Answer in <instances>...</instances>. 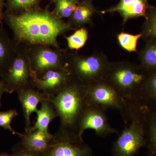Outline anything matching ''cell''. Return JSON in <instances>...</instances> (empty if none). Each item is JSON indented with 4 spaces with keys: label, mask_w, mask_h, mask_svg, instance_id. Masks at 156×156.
<instances>
[{
    "label": "cell",
    "mask_w": 156,
    "mask_h": 156,
    "mask_svg": "<svg viewBox=\"0 0 156 156\" xmlns=\"http://www.w3.org/2000/svg\"><path fill=\"white\" fill-rule=\"evenodd\" d=\"M127 103L128 120L122 133L115 143L113 149V156H134L146 144L147 106L138 102Z\"/></svg>",
    "instance_id": "cell-3"
},
{
    "label": "cell",
    "mask_w": 156,
    "mask_h": 156,
    "mask_svg": "<svg viewBox=\"0 0 156 156\" xmlns=\"http://www.w3.org/2000/svg\"><path fill=\"white\" fill-rule=\"evenodd\" d=\"M17 92L22 106L26 124L25 130L27 131L31 127V115L33 113H36L39 103L49 97L34 86L27 87Z\"/></svg>",
    "instance_id": "cell-13"
},
{
    "label": "cell",
    "mask_w": 156,
    "mask_h": 156,
    "mask_svg": "<svg viewBox=\"0 0 156 156\" xmlns=\"http://www.w3.org/2000/svg\"><path fill=\"white\" fill-rule=\"evenodd\" d=\"M5 6L4 0H0V24L3 23L4 20V14L3 12V9L4 7Z\"/></svg>",
    "instance_id": "cell-28"
},
{
    "label": "cell",
    "mask_w": 156,
    "mask_h": 156,
    "mask_svg": "<svg viewBox=\"0 0 156 156\" xmlns=\"http://www.w3.org/2000/svg\"><path fill=\"white\" fill-rule=\"evenodd\" d=\"M141 36V33L134 35L122 31L117 34L116 38L120 47L126 51L131 53L137 52V42Z\"/></svg>",
    "instance_id": "cell-24"
},
{
    "label": "cell",
    "mask_w": 156,
    "mask_h": 156,
    "mask_svg": "<svg viewBox=\"0 0 156 156\" xmlns=\"http://www.w3.org/2000/svg\"><path fill=\"white\" fill-rule=\"evenodd\" d=\"M97 13L98 11L93 5L92 0H80L68 23L76 30L87 24H92V18Z\"/></svg>",
    "instance_id": "cell-16"
},
{
    "label": "cell",
    "mask_w": 156,
    "mask_h": 156,
    "mask_svg": "<svg viewBox=\"0 0 156 156\" xmlns=\"http://www.w3.org/2000/svg\"><path fill=\"white\" fill-rule=\"evenodd\" d=\"M147 74L139 66L130 62H110L103 80L111 84L127 102L141 103V89Z\"/></svg>",
    "instance_id": "cell-4"
},
{
    "label": "cell",
    "mask_w": 156,
    "mask_h": 156,
    "mask_svg": "<svg viewBox=\"0 0 156 156\" xmlns=\"http://www.w3.org/2000/svg\"><path fill=\"white\" fill-rule=\"evenodd\" d=\"M85 86L73 76L57 93L49 97L60 120L58 131L77 134L79 121L88 105Z\"/></svg>",
    "instance_id": "cell-2"
},
{
    "label": "cell",
    "mask_w": 156,
    "mask_h": 156,
    "mask_svg": "<svg viewBox=\"0 0 156 156\" xmlns=\"http://www.w3.org/2000/svg\"><path fill=\"white\" fill-rule=\"evenodd\" d=\"M40 7L15 14L5 12L6 21L18 44L43 45L59 48L57 38L70 30H74L67 23L49 10Z\"/></svg>",
    "instance_id": "cell-1"
},
{
    "label": "cell",
    "mask_w": 156,
    "mask_h": 156,
    "mask_svg": "<svg viewBox=\"0 0 156 156\" xmlns=\"http://www.w3.org/2000/svg\"><path fill=\"white\" fill-rule=\"evenodd\" d=\"M69 51L48 45H28V53L31 66L37 76L41 77L50 70L67 68Z\"/></svg>",
    "instance_id": "cell-7"
},
{
    "label": "cell",
    "mask_w": 156,
    "mask_h": 156,
    "mask_svg": "<svg viewBox=\"0 0 156 156\" xmlns=\"http://www.w3.org/2000/svg\"><path fill=\"white\" fill-rule=\"evenodd\" d=\"M144 47L138 52L139 66L147 73L156 70V39L146 41Z\"/></svg>",
    "instance_id": "cell-18"
},
{
    "label": "cell",
    "mask_w": 156,
    "mask_h": 156,
    "mask_svg": "<svg viewBox=\"0 0 156 156\" xmlns=\"http://www.w3.org/2000/svg\"><path fill=\"white\" fill-rule=\"evenodd\" d=\"M85 95L88 105L97 107L105 111L114 109L119 112L124 123L128 120L127 102L114 87L104 80L85 86Z\"/></svg>",
    "instance_id": "cell-6"
},
{
    "label": "cell",
    "mask_w": 156,
    "mask_h": 156,
    "mask_svg": "<svg viewBox=\"0 0 156 156\" xmlns=\"http://www.w3.org/2000/svg\"><path fill=\"white\" fill-rule=\"evenodd\" d=\"M80 0H56L54 14L58 18H69Z\"/></svg>",
    "instance_id": "cell-25"
},
{
    "label": "cell",
    "mask_w": 156,
    "mask_h": 156,
    "mask_svg": "<svg viewBox=\"0 0 156 156\" xmlns=\"http://www.w3.org/2000/svg\"><path fill=\"white\" fill-rule=\"evenodd\" d=\"M73 77L67 68L50 70L39 78L33 70V85L48 97L55 95Z\"/></svg>",
    "instance_id": "cell-11"
},
{
    "label": "cell",
    "mask_w": 156,
    "mask_h": 156,
    "mask_svg": "<svg viewBox=\"0 0 156 156\" xmlns=\"http://www.w3.org/2000/svg\"><path fill=\"white\" fill-rule=\"evenodd\" d=\"M145 121L146 144L150 156H156V111L154 109L147 106Z\"/></svg>",
    "instance_id": "cell-20"
},
{
    "label": "cell",
    "mask_w": 156,
    "mask_h": 156,
    "mask_svg": "<svg viewBox=\"0 0 156 156\" xmlns=\"http://www.w3.org/2000/svg\"><path fill=\"white\" fill-rule=\"evenodd\" d=\"M109 63L102 52L83 55L69 51L67 68L73 77L87 85L103 80Z\"/></svg>",
    "instance_id": "cell-5"
},
{
    "label": "cell",
    "mask_w": 156,
    "mask_h": 156,
    "mask_svg": "<svg viewBox=\"0 0 156 156\" xmlns=\"http://www.w3.org/2000/svg\"><path fill=\"white\" fill-rule=\"evenodd\" d=\"M0 156H13L12 154H10L7 153H2L0 154Z\"/></svg>",
    "instance_id": "cell-30"
},
{
    "label": "cell",
    "mask_w": 156,
    "mask_h": 156,
    "mask_svg": "<svg viewBox=\"0 0 156 156\" xmlns=\"http://www.w3.org/2000/svg\"><path fill=\"white\" fill-rule=\"evenodd\" d=\"M87 129L94 130L96 135L101 137L119 134L109 123L105 111L97 107L89 105L84 110L79 121L78 136L83 138L84 131Z\"/></svg>",
    "instance_id": "cell-10"
},
{
    "label": "cell",
    "mask_w": 156,
    "mask_h": 156,
    "mask_svg": "<svg viewBox=\"0 0 156 156\" xmlns=\"http://www.w3.org/2000/svg\"><path fill=\"white\" fill-rule=\"evenodd\" d=\"M2 94H0V107H1V98H2Z\"/></svg>",
    "instance_id": "cell-31"
},
{
    "label": "cell",
    "mask_w": 156,
    "mask_h": 156,
    "mask_svg": "<svg viewBox=\"0 0 156 156\" xmlns=\"http://www.w3.org/2000/svg\"><path fill=\"white\" fill-rule=\"evenodd\" d=\"M13 156H44L43 154L26 150L20 147L18 145L15 147L14 152L12 153Z\"/></svg>",
    "instance_id": "cell-27"
},
{
    "label": "cell",
    "mask_w": 156,
    "mask_h": 156,
    "mask_svg": "<svg viewBox=\"0 0 156 156\" xmlns=\"http://www.w3.org/2000/svg\"><path fill=\"white\" fill-rule=\"evenodd\" d=\"M145 20L143 24L141 38L145 41L156 39V5L151 6L145 16Z\"/></svg>",
    "instance_id": "cell-22"
},
{
    "label": "cell",
    "mask_w": 156,
    "mask_h": 156,
    "mask_svg": "<svg viewBox=\"0 0 156 156\" xmlns=\"http://www.w3.org/2000/svg\"><path fill=\"white\" fill-rule=\"evenodd\" d=\"M44 156H92V150L77 134L57 131Z\"/></svg>",
    "instance_id": "cell-9"
},
{
    "label": "cell",
    "mask_w": 156,
    "mask_h": 156,
    "mask_svg": "<svg viewBox=\"0 0 156 156\" xmlns=\"http://www.w3.org/2000/svg\"><path fill=\"white\" fill-rule=\"evenodd\" d=\"M140 102L150 108L156 107V70L147 74L141 89Z\"/></svg>",
    "instance_id": "cell-19"
},
{
    "label": "cell",
    "mask_w": 156,
    "mask_h": 156,
    "mask_svg": "<svg viewBox=\"0 0 156 156\" xmlns=\"http://www.w3.org/2000/svg\"><path fill=\"white\" fill-rule=\"evenodd\" d=\"M33 70L29 57L28 45L20 44L14 60L5 73L1 77V81L12 93L33 86Z\"/></svg>",
    "instance_id": "cell-8"
},
{
    "label": "cell",
    "mask_w": 156,
    "mask_h": 156,
    "mask_svg": "<svg viewBox=\"0 0 156 156\" xmlns=\"http://www.w3.org/2000/svg\"><path fill=\"white\" fill-rule=\"evenodd\" d=\"M7 13L17 14L39 8L41 0H4Z\"/></svg>",
    "instance_id": "cell-21"
},
{
    "label": "cell",
    "mask_w": 156,
    "mask_h": 156,
    "mask_svg": "<svg viewBox=\"0 0 156 156\" xmlns=\"http://www.w3.org/2000/svg\"><path fill=\"white\" fill-rule=\"evenodd\" d=\"M151 5L147 0H120L117 5L104 11L101 14L117 12L123 18V25L130 19L145 17Z\"/></svg>",
    "instance_id": "cell-12"
},
{
    "label": "cell",
    "mask_w": 156,
    "mask_h": 156,
    "mask_svg": "<svg viewBox=\"0 0 156 156\" xmlns=\"http://www.w3.org/2000/svg\"><path fill=\"white\" fill-rule=\"evenodd\" d=\"M41 103V108L39 109H38L36 112V121L34 126H31L27 131L39 130L49 132V124L54 118L57 117L55 109L49 97L43 101Z\"/></svg>",
    "instance_id": "cell-17"
},
{
    "label": "cell",
    "mask_w": 156,
    "mask_h": 156,
    "mask_svg": "<svg viewBox=\"0 0 156 156\" xmlns=\"http://www.w3.org/2000/svg\"><path fill=\"white\" fill-rule=\"evenodd\" d=\"M18 115V112L16 110L11 109L0 112V127L5 130H9L13 134H17L20 136L22 134L14 131L11 126L12 120Z\"/></svg>",
    "instance_id": "cell-26"
},
{
    "label": "cell",
    "mask_w": 156,
    "mask_h": 156,
    "mask_svg": "<svg viewBox=\"0 0 156 156\" xmlns=\"http://www.w3.org/2000/svg\"><path fill=\"white\" fill-rule=\"evenodd\" d=\"M20 44L9 37L3 23L0 24V77L6 73L14 60Z\"/></svg>",
    "instance_id": "cell-15"
},
{
    "label": "cell",
    "mask_w": 156,
    "mask_h": 156,
    "mask_svg": "<svg viewBox=\"0 0 156 156\" xmlns=\"http://www.w3.org/2000/svg\"><path fill=\"white\" fill-rule=\"evenodd\" d=\"M20 137L21 138V141L17 145L20 147L44 155L48 149L53 135L49 132L41 130H28Z\"/></svg>",
    "instance_id": "cell-14"
},
{
    "label": "cell",
    "mask_w": 156,
    "mask_h": 156,
    "mask_svg": "<svg viewBox=\"0 0 156 156\" xmlns=\"http://www.w3.org/2000/svg\"><path fill=\"white\" fill-rule=\"evenodd\" d=\"M51 1H52V2H55V1H56V0H51Z\"/></svg>",
    "instance_id": "cell-32"
},
{
    "label": "cell",
    "mask_w": 156,
    "mask_h": 156,
    "mask_svg": "<svg viewBox=\"0 0 156 156\" xmlns=\"http://www.w3.org/2000/svg\"><path fill=\"white\" fill-rule=\"evenodd\" d=\"M5 92L11 94L8 87L2 81H0V94L3 95Z\"/></svg>",
    "instance_id": "cell-29"
},
{
    "label": "cell",
    "mask_w": 156,
    "mask_h": 156,
    "mask_svg": "<svg viewBox=\"0 0 156 156\" xmlns=\"http://www.w3.org/2000/svg\"><path fill=\"white\" fill-rule=\"evenodd\" d=\"M88 30L83 27L76 30L74 32L69 36H64L67 41L68 48L69 50L76 51L80 50L86 44L88 38Z\"/></svg>",
    "instance_id": "cell-23"
}]
</instances>
